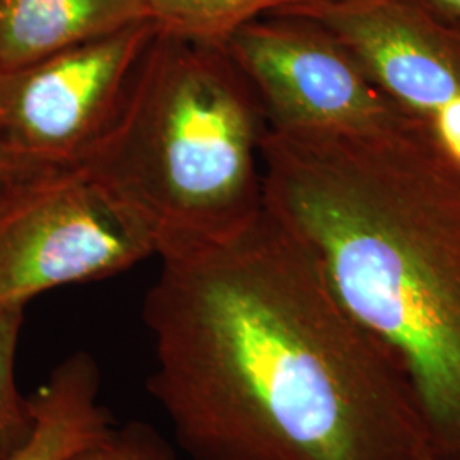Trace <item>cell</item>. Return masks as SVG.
<instances>
[{
  "label": "cell",
  "instance_id": "obj_1",
  "mask_svg": "<svg viewBox=\"0 0 460 460\" xmlns=\"http://www.w3.org/2000/svg\"><path fill=\"white\" fill-rule=\"evenodd\" d=\"M157 256L147 389L186 460H440L402 358L264 203Z\"/></svg>",
  "mask_w": 460,
  "mask_h": 460
},
{
  "label": "cell",
  "instance_id": "obj_2",
  "mask_svg": "<svg viewBox=\"0 0 460 460\" xmlns=\"http://www.w3.org/2000/svg\"><path fill=\"white\" fill-rule=\"evenodd\" d=\"M264 207L402 358L440 460L460 459V155L416 116L261 140Z\"/></svg>",
  "mask_w": 460,
  "mask_h": 460
},
{
  "label": "cell",
  "instance_id": "obj_3",
  "mask_svg": "<svg viewBox=\"0 0 460 460\" xmlns=\"http://www.w3.org/2000/svg\"><path fill=\"white\" fill-rule=\"evenodd\" d=\"M264 132L260 101L224 47L157 31L83 164L147 220L159 254L214 241L263 210Z\"/></svg>",
  "mask_w": 460,
  "mask_h": 460
},
{
  "label": "cell",
  "instance_id": "obj_4",
  "mask_svg": "<svg viewBox=\"0 0 460 460\" xmlns=\"http://www.w3.org/2000/svg\"><path fill=\"white\" fill-rule=\"evenodd\" d=\"M157 254L147 220L89 165L49 167L0 197V305L115 277Z\"/></svg>",
  "mask_w": 460,
  "mask_h": 460
},
{
  "label": "cell",
  "instance_id": "obj_5",
  "mask_svg": "<svg viewBox=\"0 0 460 460\" xmlns=\"http://www.w3.org/2000/svg\"><path fill=\"white\" fill-rule=\"evenodd\" d=\"M224 49L252 87L268 130L377 132L410 115L311 17H258L232 34Z\"/></svg>",
  "mask_w": 460,
  "mask_h": 460
},
{
  "label": "cell",
  "instance_id": "obj_6",
  "mask_svg": "<svg viewBox=\"0 0 460 460\" xmlns=\"http://www.w3.org/2000/svg\"><path fill=\"white\" fill-rule=\"evenodd\" d=\"M155 33L146 21L0 72V138L41 169L83 164L111 127Z\"/></svg>",
  "mask_w": 460,
  "mask_h": 460
},
{
  "label": "cell",
  "instance_id": "obj_7",
  "mask_svg": "<svg viewBox=\"0 0 460 460\" xmlns=\"http://www.w3.org/2000/svg\"><path fill=\"white\" fill-rule=\"evenodd\" d=\"M279 14L328 28L389 98L460 155V21L429 0H317Z\"/></svg>",
  "mask_w": 460,
  "mask_h": 460
},
{
  "label": "cell",
  "instance_id": "obj_8",
  "mask_svg": "<svg viewBox=\"0 0 460 460\" xmlns=\"http://www.w3.org/2000/svg\"><path fill=\"white\" fill-rule=\"evenodd\" d=\"M146 21V0H0V72Z\"/></svg>",
  "mask_w": 460,
  "mask_h": 460
},
{
  "label": "cell",
  "instance_id": "obj_9",
  "mask_svg": "<svg viewBox=\"0 0 460 460\" xmlns=\"http://www.w3.org/2000/svg\"><path fill=\"white\" fill-rule=\"evenodd\" d=\"M101 372L87 351L58 363L31 399L30 440L9 460H68L113 429V418L99 402Z\"/></svg>",
  "mask_w": 460,
  "mask_h": 460
},
{
  "label": "cell",
  "instance_id": "obj_10",
  "mask_svg": "<svg viewBox=\"0 0 460 460\" xmlns=\"http://www.w3.org/2000/svg\"><path fill=\"white\" fill-rule=\"evenodd\" d=\"M317 0H146L159 33L224 47L247 22Z\"/></svg>",
  "mask_w": 460,
  "mask_h": 460
},
{
  "label": "cell",
  "instance_id": "obj_11",
  "mask_svg": "<svg viewBox=\"0 0 460 460\" xmlns=\"http://www.w3.org/2000/svg\"><path fill=\"white\" fill-rule=\"evenodd\" d=\"M22 307L0 305V460H9L33 433L31 399L16 384V349L22 328Z\"/></svg>",
  "mask_w": 460,
  "mask_h": 460
},
{
  "label": "cell",
  "instance_id": "obj_12",
  "mask_svg": "<svg viewBox=\"0 0 460 460\" xmlns=\"http://www.w3.org/2000/svg\"><path fill=\"white\" fill-rule=\"evenodd\" d=\"M68 460H182L180 450L155 428L144 421H128L79 450Z\"/></svg>",
  "mask_w": 460,
  "mask_h": 460
},
{
  "label": "cell",
  "instance_id": "obj_13",
  "mask_svg": "<svg viewBox=\"0 0 460 460\" xmlns=\"http://www.w3.org/2000/svg\"><path fill=\"white\" fill-rule=\"evenodd\" d=\"M41 167L28 163L0 138V197L14 182L26 178L28 174L40 171Z\"/></svg>",
  "mask_w": 460,
  "mask_h": 460
},
{
  "label": "cell",
  "instance_id": "obj_14",
  "mask_svg": "<svg viewBox=\"0 0 460 460\" xmlns=\"http://www.w3.org/2000/svg\"><path fill=\"white\" fill-rule=\"evenodd\" d=\"M429 2L437 5L447 16L460 21V0H429Z\"/></svg>",
  "mask_w": 460,
  "mask_h": 460
},
{
  "label": "cell",
  "instance_id": "obj_15",
  "mask_svg": "<svg viewBox=\"0 0 460 460\" xmlns=\"http://www.w3.org/2000/svg\"><path fill=\"white\" fill-rule=\"evenodd\" d=\"M460 460V459H459Z\"/></svg>",
  "mask_w": 460,
  "mask_h": 460
}]
</instances>
